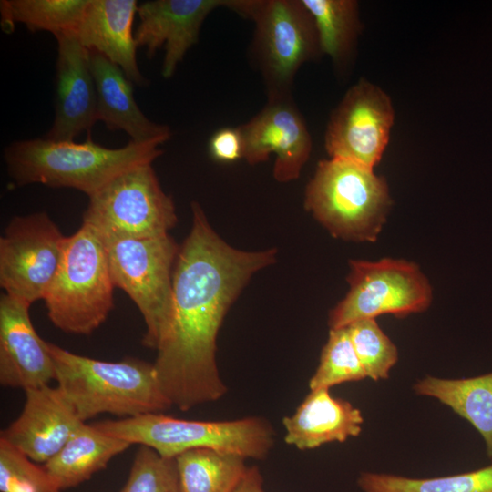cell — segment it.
<instances>
[{
    "label": "cell",
    "mask_w": 492,
    "mask_h": 492,
    "mask_svg": "<svg viewBox=\"0 0 492 492\" xmlns=\"http://www.w3.org/2000/svg\"><path fill=\"white\" fill-rule=\"evenodd\" d=\"M191 211V229L173 271L169 324L153 363L164 395L181 411L226 394L216 361L219 330L251 277L277 254L275 249H235L214 231L197 201Z\"/></svg>",
    "instance_id": "cell-1"
},
{
    "label": "cell",
    "mask_w": 492,
    "mask_h": 492,
    "mask_svg": "<svg viewBox=\"0 0 492 492\" xmlns=\"http://www.w3.org/2000/svg\"><path fill=\"white\" fill-rule=\"evenodd\" d=\"M157 143H136L110 149L86 141L47 138L18 140L4 149L7 171L16 186L39 183L71 188L89 197L125 171L152 163L163 154Z\"/></svg>",
    "instance_id": "cell-2"
},
{
    "label": "cell",
    "mask_w": 492,
    "mask_h": 492,
    "mask_svg": "<svg viewBox=\"0 0 492 492\" xmlns=\"http://www.w3.org/2000/svg\"><path fill=\"white\" fill-rule=\"evenodd\" d=\"M48 350L57 386L84 423L103 413L128 418L172 406L160 388L153 364L137 358L97 360L51 343Z\"/></svg>",
    "instance_id": "cell-3"
},
{
    "label": "cell",
    "mask_w": 492,
    "mask_h": 492,
    "mask_svg": "<svg viewBox=\"0 0 492 492\" xmlns=\"http://www.w3.org/2000/svg\"><path fill=\"white\" fill-rule=\"evenodd\" d=\"M393 204L388 184L374 169L328 158L318 162L304 207L335 238L375 241Z\"/></svg>",
    "instance_id": "cell-4"
},
{
    "label": "cell",
    "mask_w": 492,
    "mask_h": 492,
    "mask_svg": "<svg viewBox=\"0 0 492 492\" xmlns=\"http://www.w3.org/2000/svg\"><path fill=\"white\" fill-rule=\"evenodd\" d=\"M94 425L130 445L149 446L167 458H175L190 449L208 448L245 458L263 459L274 444L272 426L259 416L197 421L151 413Z\"/></svg>",
    "instance_id": "cell-5"
},
{
    "label": "cell",
    "mask_w": 492,
    "mask_h": 492,
    "mask_svg": "<svg viewBox=\"0 0 492 492\" xmlns=\"http://www.w3.org/2000/svg\"><path fill=\"white\" fill-rule=\"evenodd\" d=\"M114 288L105 246L91 226L67 238L63 257L44 301L51 323L71 334L88 335L114 307Z\"/></svg>",
    "instance_id": "cell-6"
},
{
    "label": "cell",
    "mask_w": 492,
    "mask_h": 492,
    "mask_svg": "<svg viewBox=\"0 0 492 492\" xmlns=\"http://www.w3.org/2000/svg\"><path fill=\"white\" fill-rule=\"evenodd\" d=\"M227 8L254 23L251 56L268 97L290 96L299 69L322 55L302 0H229Z\"/></svg>",
    "instance_id": "cell-7"
},
{
    "label": "cell",
    "mask_w": 492,
    "mask_h": 492,
    "mask_svg": "<svg viewBox=\"0 0 492 492\" xmlns=\"http://www.w3.org/2000/svg\"><path fill=\"white\" fill-rule=\"evenodd\" d=\"M101 238L115 287L131 298L145 321L142 344L156 350L170 321L172 278L179 246L169 234Z\"/></svg>",
    "instance_id": "cell-8"
},
{
    "label": "cell",
    "mask_w": 492,
    "mask_h": 492,
    "mask_svg": "<svg viewBox=\"0 0 492 492\" xmlns=\"http://www.w3.org/2000/svg\"><path fill=\"white\" fill-rule=\"evenodd\" d=\"M349 265V291L330 312V329L383 314L403 318L425 311L432 302L430 282L413 261L384 258L352 260Z\"/></svg>",
    "instance_id": "cell-9"
},
{
    "label": "cell",
    "mask_w": 492,
    "mask_h": 492,
    "mask_svg": "<svg viewBox=\"0 0 492 492\" xmlns=\"http://www.w3.org/2000/svg\"><path fill=\"white\" fill-rule=\"evenodd\" d=\"M177 215L152 163L120 174L89 197L83 222L102 237L150 238L169 234Z\"/></svg>",
    "instance_id": "cell-10"
},
{
    "label": "cell",
    "mask_w": 492,
    "mask_h": 492,
    "mask_svg": "<svg viewBox=\"0 0 492 492\" xmlns=\"http://www.w3.org/2000/svg\"><path fill=\"white\" fill-rule=\"evenodd\" d=\"M67 238L46 212L14 217L0 238V285L5 293L29 305L44 300Z\"/></svg>",
    "instance_id": "cell-11"
},
{
    "label": "cell",
    "mask_w": 492,
    "mask_h": 492,
    "mask_svg": "<svg viewBox=\"0 0 492 492\" xmlns=\"http://www.w3.org/2000/svg\"><path fill=\"white\" fill-rule=\"evenodd\" d=\"M395 109L379 86L360 78L332 112L324 134L329 158L374 169L389 143Z\"/></svg>",
    "instance_id": "cell-12"
},
{
    "label": "cell",
    "mask_w": 492,
    "mask_h": 492,
    "mask_svg": "<svg viewBox=\"0 0 492 492\" xmlns=\"http://www.w3.org/2000/svg\"><path fill=\"white\" fill-rule=\"evenodd\" d=\"M243 159L251 165L275 154L273 177L279 182L299 178L313 149L312 136L292 96L269 97L267 104L239 126Z\"/></svg>",
    "instance_id": "cell-13"
},
{
    "label": "cell",
    "mask_w": 492,
    "mask_h": 492,
    "mask_svg": "<svg viewBox=\"0 0 492 492\" xmlns=\"http://www.w3.org/2000/svg\"><path fill=\"white\" fill-rule=\"evenodd\" d=\"M228 3L229 0H154L138 4L136 45L146 48L148 58L163 49L161 75L170 78L198 42L206 17L216 8H227Z\"/></svg>",
    "instance_id": "cell-14"
},
{
    "label": "cell",
    "mask_w": 492,
    "mask_h": 492,
    "mask_svg": "<svg viewBox=\"0 0 492 492\" xmlns=\"http://www.w3.org/2000/svg\"><path fill=\"white\" fill-rule=\"evenodd\" d=\"M20 415L1 431L5 439L36 463H46L84 424L62 390L49 384L25 390Z\"/></svg>",
    "instance_id": "cell-15"
},
{
    "label": "cell",
    "mask_w": 492,
    "mask_h": 492,
    "mask_svg": "<svg viewBox=\"0 0 492 492\" xmlns=\"http://www.w3.org/2000/svg\"><path fill=\"white\" fill-rule=\"evenodd\" d=\"M56 39L55 118L44 138L74 140L84 131L89 133L97 121L96 85L89 51L81 45L77 34L66 33Z\"/></svg>",
    "instance_id": "cell-16"
},
{
    "label": "cell",
    "mask_w": 492,
    "mask_h": 492,
    "mask_svg": "<svg viewBox=\"0 0 492 492\" xmlns=\"http://www.w3.org/2000/svg\"><path fill=\"white\" fill-rule=\"evenodd\" d=\"M30 305L11 295L0 298V384L24 391L49 384L55 365L48 342L36 332Z\"/></svg>",
    "instance_id": "cell-17"
},
{
    "label": "cell",
    "mask_w": 492,
    "mask_h": 492,
    "mask_svg": "<svg viewBox=\"0 0 492 492\" xmlns=\"http://www.w3.org/2000/svg\"><path fill=\"white\" fill-rule=\"evenodd\" d=\"M138 6L136 0H89L76 34L85 48L103 55L141 87L148 80L138 66L132 29Z\"/></svg>",
    "instance_id": "cell-18"
},
{
    "label": "cell",
    "mask_w": 492,
    "mask_h": 492,
    "mask_svg": "<svg viewBox=\"0 0 492 492\" xmlns=\"http://www.w3.org/2000/svg\"><path fill=\"white\" fill-rule=\"evenodd\" d=\"M89 51L97 92V120L109 130H122L136 143L163 144L172 132L169 126L149 119L139 109L133 82L122 69L97 51Z\"/></svg>",
    "instance_id": "cell-19"
},
{
    "label": "cell",
    "mask_w": 492,
    "mask_h": 492,
    "mask_svg": "<svg viewBox=\"0 0 492 492\" xmlns=\"http://www.w3.org/2000/svg\"><path fill=\"white\" fill-rule=\"evenodd\" d=\"M329 390H310L295 413L283 418L287 445L309 450L360 435L361 410L347 400L332 396Z\"/></svg>",
    "instance_id": "cell-20"
},
{
    "label": "cell",
    "mask_w": 492,
    "mask_h": 492,
    "mask_svg": "<svg viewBox=\"0 0 492 492\" xmlns=\"http://www.w3.org/2000/svg\"><path fill=\"white\" fill-rule=\"evenodd\" d=\"M131 445L93 425L84 423L66 445L43 465L60 490L74 487L106 468Z\"/></svg>",
    "instance_id": "cell-21"
},
{
    "label": "cell",
    "mask_w": 492,
    "mask_h": 492,
    "mask_svg": "<svg viewBox=\"0 0 492 492\" xmlns=\"http://www.w3.org/2000/svg\"><path fill=\"white\" fill-rule=\"evenodd\" d=\"M413 389L418 395L438 400L469 422L483 437L487 455L492 459V372L460 379L428 375Z\"/></svg>",
    "instance_id": "cell-22"
},
{
    "label": "cell",
    "mask_w": 492,
    "mask_h": 492,
    "mask_svg": "<svg viewBox=\"0 0 492 492\" xmlns=\"http://www.w3.org/2000/svg\"><path fill=\"white\" fill-rule=\"evenodd\" d=\"M313 18L322 55L340 72L351 64L362 33L355 0H302Z\"/></svg>",
    "instance_id": "cell-23"
},
{
    "label": "cell",
    "mask_w": 492,
    "mask_h": 492,
    "mask_svg": "<svg viewBox=\"0 0 492 492\" xmlns=\"http://www.w3.org/2000/svg\"><path fill=\"white\" fill-rule=\"evenodd\" d=\"M245 457L208 448L175 457L181 492H233L245 475Z\"/></svg>",
    "instance_id": "cell-24"
},
{
    "label": "cell",
    "mask_w": 492,
    "mask_h": 492,
    "mask_svg": "<svg viewBox=\"0 0 492 492\" xmlns=\"http://www.w3.org/2000/svg\"><path fill=\"white\" fill-rule=\"evenodd\" d=\"M89 0H2L1 26L11 32L20 23L31 32L47 31L55 37L77 33Z\"/></svg>",
    "instance_id": "cell-25"
},
{
    "label": "cell",
    "mask_w": 492,
    "mask_h": 492,
    "mask_svg": "<svg viewBox=\"0 0 492 492\" xmlns=\"http://www.w3.org/2000/svg\"><path fill=\"white\" fill-rule=\"evenodd\" d=\"M357 484L363 492H492V465L470 472L431 478L363 472Z\"/></svg>",
    "instance_id": "cell-26"
},
{
    "label": "cell",
    "mask_w": 492,
    "mask_h": 492,
    "mask_svg": "<svg viewBox=\"0 0 492 492\" xmlns=\"http://www.w3.org/2000/svg\"><path fill=\"white\" fill-rule=\"evenodd\" d=\"M367 378L352 343L347 327L330 329L320 362L309 381L310 390L330 389Z\"/></svg>",
    "instance_id": "cell-27"
},
{
    "label": "cell",
    "mask_w": 492,
    "mask_h": 492,
    "mask_svg": "<svg viewBox=\"0 0 492 492\" xmlns=\"http://www.w3.org/2000/svg\"><path fill=\"white\" fill-rule=\"evenodd\" d=\"M346 327L366 376L375 382L387 379L398 350L375 319L358 320Z\"/></svg>",
    "instance_id": "cell-28"
},
{
    "label": "cell",
    "mask_w": 492,
    "mask_h": 492,
    "mask_svg": "<svg viewBox=\"0 0 492 492\" xmlns=\"http://www.w3.org/2000/svg\"><path fill=\"white\" fill-rule=\"evenodd\" d=\"M1 492H60L44 466L0 438Z\"/></svg>",
    "instance_id": "cell-29"
},
{
    "label": "cell",
    "mask_w": 492,
    "mask_h": 492,
    "mask_svg": "<svg viewBox=\"0 0 492 492\" xmlns=\"http://www.w3.org/2000/svg\"><path fill=\"white\" fill-rule=\"evenodd\" d=\"M120 492H181L175 458L140 446Z\"/></svg>",
    "instance_id": "cell-30"
},
{
    "label": "cell",
    "mask_w": 492,
    "mask_h": 492,
    "mask_svg": "<svg viewBox=\"0 0 492 492\" xmlns=\"http://www.w3.org/2000/svg\"><path fill=\"white\" fill-rule=\"evenodd\" d=\"M209 152L216 161L230 163L243 159V139L239 127L217 130L209 141Z\"/></svg>",
    "instance_id": "cell-31"
},
{
    "label": "cell",
    "mask_w": 492,
    "mask_h": 492,
    "mask_svg": "<svg viewBox=\"0 0 492 492\" xmlns=\"http://www.w3.org/2000/svg\"><path fill=\"white\" fill-rule=\"evenodd\" d=\"M263 479L258 467H248L245 475L233 492H265Z\"/></svg>",
    "instance_id": "cell-32"
}]
</instances>
